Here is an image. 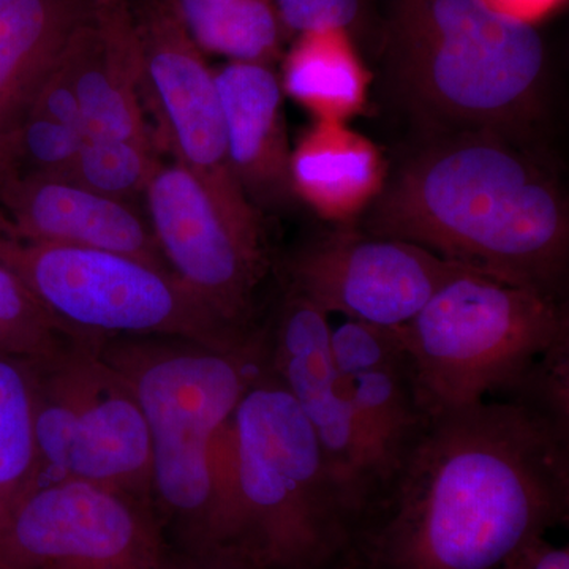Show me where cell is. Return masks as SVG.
Masks as SVG:
<instances>
[{
  "mask_svg": "<svg viewBox=\"0 0 569 569\" xmlns=\"http://www.w3.org/2000/svg\"><path fill=\"white\" fill-rule=\"evenodd\" d=\"M569 518V413L533 396L433 415L339 569H497Z\"/></svg>",
  "mask_w": 569,
  "mask_h": 569,
  "instance_id": "cell-1",
  "label": "cell"
},
{
  "mask_svg": "<svg viewBox=\"0 0 569 569\" xmlns=\"http://www.w3.org/2000/svg\"><path fill=\"white\" fill-rule=\"evenodd\" d=\"M355 224L568 301V200L523 142L492 132L436 133L388 176Z\"/></svg>",
  "mask_w": 569,
  "mask_h": 569,
  "instance_id": "cell-2",
  "label": "cell"
},
{
  "mask_svg": "<svg viewBox=\"0 0 569 569\" xmlns=\"http://www.w3.org/2000/svg\"><path fill=\"white\" fill-rule=\"evenodd\" d=\"M228 549L257 569H335L353 533L316 432L266 362L219 441Z\"/></svg>",
  "mask_w": 569,
  "mask_h": 569,
  "instance_id": "cell-3",
  "label": "cell"
},
{
  "mask_svg": "<svg viewBox=\"0 0 569 569\" xmlns=\"http://www.w3.org/2000/svg\"><path fill=\"white\" fill-rule=\"evenodd\" d=\"M100 353L144 415L157 519L173 527L183 553L228 550L217 452L239 400L268 362L266 332L236 351L171 337H108Z\"/></svg>",
  "mask_w": 569,
  "mask_h": 569,
  "instance_id": "cell-4",
  "label": "cell"
},
{
  "mask_svg": "<svg viewBox=\"0 0 569 569\" xmlns=\"http://www.w3.org/2000/svg\"><path fill=\"white\" fill-rule=\"evenodd\" d=\"M389 69L433 133L492 132L523 142L542 118L548 59L537 26L485 0H395Z\"/></svg>",
  "mask_w": 569,
  "mask_h": 569,
  "instance_id": "cell-5",
  "label": "cell"
},
{
  "mask_svg": "<svg viewBox=\"0 0 569 569\" xmlns=\"http://www.w3.org/2000/svg\"><path fill=\"white\" fill-rule=\"evenodd\" d=\"M399 331L433 417L518 396L550 353L569 346L568 301L466 269Z\"/></svg>",
  "mask_w": 569,
  "mask_h": 569,
  "instance_id": "cell-6",
  "label": "cell"
},
{
  "mask_svg": "<svg viewBox=\"0 0 569 569\" xmlns=\"http://www.w3.org/2000/svg\"><path fill=\"white\" fill-rule=\"evenodd\" d=\"M0 263L81 335L171 337L220 351L261 340L246 342L173 272L127 254L29 241L0 227Z\"/></svg>",
  "mask_w": 569,
  "mask_h": 569,
  "instance_id": "cell-7",
  "label": "cell"
},
{
  "mask_svg": "<svg viewBox=\"0 0 569 569\" xmlns=\"http://www.w3.org/2000/svg\"><path fill=\"white\" fill-rule=\"evenodd\" d=\"M100 346L78 348L43 365H26L32 380L40 485L89 482L152 507L151 441L144 415Z\"/></svg>",
  "mask_w": 569,
  "mask_h": 569,
  "instance_id": "cell-8",
  "label": "cell"
},
{
  "mask_svg": "<svg viewBox=\"0 0 569 569\" xmlns=\"http://www.w3.org/2000/svg\"><path fill=\"white\" fill-rule=\"evenodd\" d=\"M142 197L171 272L236 336L260 339L272 307H264L263 291L279 268L268 233L234 220L176 162H160Z\"/></svg>",
  "mask_w": 569,
  "mask_h": 569,
  "instance_id": "cell-9",
  "label": "cell"
},
{
  "mask_svg": "<svg viewBox=\"0 0 569 569\" xmlns=\"http://www.w3.org/2000/svg\"><path fill=\"white\" fill-rule=\"evenodd\" d=\"M140 48L142 104L173 162L198 179L234 220L266 231L264 217L239 189L230 162L216 74L168 0L130 6Z\"/></svg>",
  "mask_w": 569,
  "mask_h": 569,
  "instance_id": "cell-10",
  "label": "cell"
},
{
  "mask_svg": "<svg viewBox=\"0 0 569 569\" xmlns=\"http://www.w3.org/2000/svg\"><path fill=\"white\" fill-rule=\"evenodd\" d=\"M151 505L80 481L40 485L0 527V569H162Z\"/></svg>",
  "mask_w": 569,
  "mask_h": 569,
  "instance_id": "cell-11",
  "label": "cell"
},
{
  "mask_svg": "<svg viewBox=\"0 0 569 569\" xmlns=\"http://www.w3.org/2000/svg\"><path fill=\"white\" fill-rule=\"evenodd\" d=\"M280 283L326 316L402 328L430 296L466 268L421 247L336 224L309 236L279 264ZM470 271V269H468Z\"/></svg>",
  "mask_w": 569,
  "mask_h": 569,
  "instance_id": "cell-12",
  "label": "cell"
},
{
  "mask_svg": "<svg viewBox=\"0 0 569 569\" xmlns=\"http://www.w3.org/2000/svg\"><path fill=\"white\" fill-rule=\"evenodd\" d=\"M266 347L272 372L316 432L355 530L380 497L385 471L337 372L329 317L280 283L266 323Z\"/></svg>",
  "mask_w": 569,
  "mask_h": 569,
  "instance_id": "cell-13",
  "label": "cell"
},
{
  "mask_svg": "<svg viewBox=\"0 0 569 569\" xmlns=\"http://www.w3.org/2000/svg\"><path fill=\"white\" fill-rule=\"evenodd\" d=\"M331 350L337 372L372 438L387 488L432 421L413 358L399 328L355 320L331 326Z\"/></svg>",
  "mask_w": 569,
  "mask_h": 569,
  "instance_id": "cell-14",
  "label": "cell"
},
{
  "mask_svg": "<svg viewBox=\"0 0 569 569\" xmlns=\"http://www.w3.org/2000/svg\"><path fill=\"white\" fill-rule=\"evenodd\" d=\"M0 201L11 217L7 230L22 239L107 250L171 271L149 220L132 203L52 178L9 179Z\"/></svg>",
  "mask_w": 569,
  "mask_h": 569,
  "instance_id": "cell-15",
  "label": "cell"
},
{
  "mask_svg": "<svg viewBox=\"0 0 569 569\" xmlns=\"http://www.w3.org/2000/svg\"><path fill=\"white\" fill-rule=\"evenodd\" d=\"M62 61L80 102L84 138L156 144L140 91V48L127 0L97 2Z\"/></svg>",
  "mask_w": 569,
  "mask_h": 569,
  "instance_id": "cell-16",
  "label": "cell"
},
{
  "mask_svg": "<svg viewBox=\"0 0 569 569\" xmlns=\"http://www.w3.org/2000/svg\"><path fill=\"white\" fill-rule=\"evenodd\" d=\"M216 74L228 162L239 189L261 217L296 203L291 187L283 91L272 66L228 62Z\"/></svg>",
  "mask_w": 569,
  "mask_h": 569,
  "instance_id": "cell-17",
  "label": "cell"
},
{
  "mask_svg": "<svg viewBox=\"0 0 569 569\" xmlns=\"http://www.w3.org/2000/svg\"><path fill=\"white\" fill-rule=\"evenodd\" d=\"M290 176L296 200L326 222L347 224L380 197L388 168L376 142L347 122L316 121L291 151Z\"/></svg>",
  "mask_w": 569,
  "mask_h": 569,
  "instance_id": "cell-18",
  "label": "cell"
},
{
  "mask_svg": "<svg viewBox=\"0 0 569 569\" xmlns=\"http://www.w3.org/2000/svg\"><path fill=\"white\" fill-rule=\"evenodd\" d=\"M96 0H0V122L13 126Z\"/></svg>",
  "mask_w": 569,
  "mask_h": 569,
  "instance_id": "cell-19",
  "label": "cell"
},
{
  "mask_svg": "<svg viewBox=\"0 0 569 569\" xmlns=\"http://www.w3.org/2000/svg\"><path fill=\"white\" fill-rule=\"evenodd\" d=\"M279 78L283 93L316 121L347 122L365 110L370 74L342 29L296 36Z\"/></svg>",
  "mask_w": 569,
  "mask_h": 569,
  "instance_id": "cell-20",
  "label": "cell"
},
{
  "mask_svg": "<svg viewBox=\"0 0 569 569\" xmlns=\"http://www.w3.org/2000/svg\"><path fill=\"white\" fill-rule=\"evenodd\" d=\"M203 52L230 62L274 66L282 56V22L274 0H168Z\"/></svg>",
  "mask_w": 569,
  "mask_h": 569,
  "instance_id": "cell-21",
  "label": "cell"
},
{
  "mask_svg": "<svg viewBox=\"0 0 569 569\" xmlns=\"http://www.w3.org/2000/svg\"><path fill=\"white\" fill-rule=\"evenodd\" d=\"M39 485L31 373L24 362L0 355V527Z\"/></svg>",
  "mask_w": 569,
  "mask_h": 569,
  "instance_id": "cell-22",
  "label": "cell"
},
{
  "mask_svg": "<svg viewBox=\"0 0 569 569\" xmlns=\"http://www.w3.org/2000/svg\"><path fill=\"white\" fill-rule=\"evenodd\" d=\"M103 340L63 323L20 277L0 263V355L24 365H43Z\"/></svg>",
  "mask_w": 569,
  "mask_h": 569,
  "instance_id": "cell-23",
  "label": "cell"
},
{
  "mask_svg": "<svg viewBox=\"0 0 569 569\" xmlns=\"http://www.w3.org/2000/svg\"><path fill=\"white\" fill-rule=\"evenodd\" d=\"M159 164L156 144L116 138H84L69 181L104 197L132 203L134 198L144 194Z\"/></svg>",
  "mask_w": 569,
  "mask_h": 569,
  "instance_id": "cell-24",
  "label": "cell"
},
{
  "mask_svg": "<svg viewBox=\"0 0 569 569\" xmlns=\"http://www.w3.org/2000/svg\"><path fill=\"white\" fill-rule=\"evenodd\" d=\"M84 137L26 107L6 140L3 182L18 178L67 179Z\"/></svg>",
  "mask_w": 569,
  "mask_h": 569,
  "instance_id": "cell-25",
  "label": "cell"
},
{
  "mask_svg": "<svg viewBox=\"0 0 569 569\" xmlns=\"http://www.w3.org/2000/svg\"><path fill=\"white\" fill-rule=\"evenodd\" d=\"M287 36L342 29L351 33L362 14L361 0H274Z\"/></svg>",
  "mask_w": 569,
  "mask_h": 569,
  "instance_id": "cell-26",
  "label": "cell"
},
{
  "mask_svg": "<svg viewBox=\"0 0 569 569\" xmlns=\"http://www.w3.org/2000/svg\"><path fill=\"white\" fill-rule=\"evenodd\" d=\"M497 569H569V549L567 546L557 548L548 539L538 538Z\"/></svg>",
  "mask_w": 569,
  "mask_h": 569,
  "instance_id": "cell-27",
  "label": "cell"
},
{
  "mask_svg": "<svg viewBox=\"0 0 569 569\" xmlns=\"http://www.w3.org/2000/svg\"><path fill=\"white\" fill-rule=\"evenodd\" d=\"M485 2L511 20L535 26L559 10L567 0H485Z\"/></svg>",
  "mask_w": 569,
  "mask_h": 569,
  "instance_id": "cell-28",
  "label": "cell"
},
{
  "mask_svg": "<svg viewBox=\"0 0 569 569\" xmlns=\"http://www.w3.org/2000/svg\"><path fill=\"white\" fill-rule=\"evenodd\" d=\"M162 569H257L246 560L241 553L233 550H223V552L209 553V556H189L171 557L168 553Z\"/></svg>",
  "mask_w": 569,
  "mask_h": 569,
  "instance_id": "cell-29",
  "label": "cell"
},
{
  "mask_svg": "<svg viewBox=\"0 0 569 569\" xmlns=\"http://www.w3.org/2000/svg\"><path fill=\"white\" fill-rule=\"evenodd\" d=\"M96 2H108V0H96Z\"/></svg>",
  "mask_w": 569,
  "mask_h": 569,
  "instance_id": "cell-30",
  "label": "cell"
},
{
  "mask_svg": "<svg viewBox=\"0 0 569 569\" xmlns=\"http://www.w3.org/2000/svg\"><path fill=\"white\" fill-rule=\"evenodd\" d=\"M335 569H339V568H335Z\"/></svg>",
  "mask_w": 569,
  "mask_h": 569,
  "instance_id": "cell-31",
  "label": "cell"
}]
</instances>
